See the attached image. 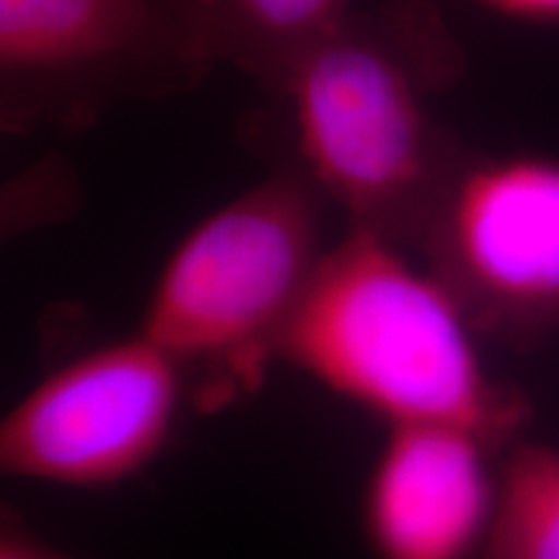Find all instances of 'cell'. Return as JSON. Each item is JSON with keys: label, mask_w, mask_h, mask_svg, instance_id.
Segmentation results:
<instances>
[{"label": "cell", "mask_w": 559, "mask_h": 559, "mask_svg": "<svg viewBox=\"0 0 559 559\" xmlns=\"http://www.w3.org/2000/svg\"><path fill=\"white\" fill-rule=\"evenodd\" d=\"M275 360L389 428L449 425L498 453L519 443L531 417L526 396L487 373L477 332L451 293L368 230L349 228L326 249Z\"/></svg>", "instance_id": "6da1fadb"}, {"label": "cell", "mask_w": 559, "mask_h": 559, "mask_svg": "<svg viewBox=\"0 0 559 559\" xmlns=\"http://www.w3.org/2000/svg\"><path fill=\"white\" fill-rule=\"evenodd\" d=\"M459 66L425 5L349 19L300 60L288 96L304 169L349 228L417 251L466 151L428 102Z\"/></svg>", "instance_id": "7a4b0ae2"}, {"label": "cell", "mask_w": 559, "mask_h": 559, "mask_svg": "<svg viewBox=\"0 0 559 559\" xmlns=\"http://www.w3.org/2000/svg\"><path fill=\"white\" fill-rule=\"evenodd\" d=\"M326 198L283 169L202 218L160 267L138 332L190 370L194 404L254 394L326 249Z\"/></svg>", "instance_id": "3957f363"}, {"label": "cell", "mask_w": 559, "mask_h": 559, "mask_svg": "<svg viewBox=\"0 0 559 559\" xmlns=\"http://www.w3.org/2000/svg\"><path fill=\"white\" fill-rule=\"evenodd\" d=\"M218 66L210 0H0L9 132H75L117 104L185 94Z\"/></svg>", "instance_id": "277c9868"}, {"label": "cell", "mask_w": 559, "mask_h": 559, "mask_svg": "<svg viewBox=\"0 0 559 559\" xmlns=\"http://www.w3.org/2000/svg\"><path fill=\"white\" fill-rule=\"evenodd\" d=\"M417 251L481 337L559 340V158L466 153Z\"/></svg>", "instance_id": "5b68a950"}, {"label": "cell", "mask_w": 559, "mask_h": 559, "mask_svg": "<svg viewBox=\"0 0 559 559\" xmlns=\"http://www.w3.org/2000/svg\"><path fill=\"white\" fill-rule=\"evenodd\" d=\"M190 370L135 332L41 379L0 425V469L62 487H111L166 449Z\"/></svg>", "instance_id": "8992f818"}, {"label": "cell", "mask_w": 559, "mask_h": 559, "mask_svg": "<svg viewBox=\"0 0 559 559\" xmlns=\"http://www.w3.org/2000/svg\"><path fill=\"white\" fill-rule=\"evenodd\" d=\"M492 445L449 425L389 428L362 489L376 559H481L500 500Z\"/></svg>", "instance_id": "52a82bcc"}, {"label": "cell", "mask_w": 559, "mask_h": 559, "mask_svg": "<svg viewBox=\"0 0 559 559\" xmlns=\"http://www.w3.org/2000/svg\"><path fill=\"white\" fill-rule=\"evenodd\" d=\"M221 62L283 91L321 41L349 19V0H210Z\"/></svg>", "instance_id": "ba28073f"}, {"label": "cell", "mask_w": 559, "mask_h": 559, "mask_svg": "<svg viewBox=\"0 0 559 559\" xmlns=\"http://www.w3.org/2000/svg\"><path fill=\"white\" fill-rule=\"evenodd\" d=\"M481 559H559V451L513 443L500 472V500Z\"/></svg>", "instance_id": "9c48e42d"}, {"label": "cell", "mask_w": 559, "mask_h": 559, "mask_svg": "<svg viewBox=\"0 0 559 559\" xmlns=\"http://www.w3.org/2000/svg\"><path fill=\"white\" fill-rule=\"evenodd\" d=\"M0 559H79L55 547L29 526L16 508L3 506L0 513Z\"/></svg>", "instance_id": "30bf717a"}, {"label": "cell", "mask_w": 559, "mask_h": 559, "mask_svg": "<svg viewBox=\"0 0 559 559\" xmlns=\"http://www.w3.org/2000/svg\"><path fill=\"white\" fill-rule=\"evenodd\" d=\"M510 19L523 21H559V0H474Z\"/></svg>", "instance_id": "8fae6325"}]
</instances>
